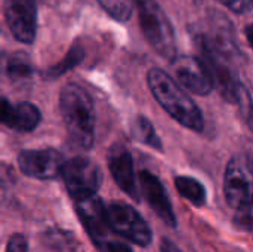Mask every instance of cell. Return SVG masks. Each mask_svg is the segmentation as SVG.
Masks as SVG:
<instances>
[{
  "mask_svg": "<svg viewBox=\"0 0 253 252\" xmlns=\"http://www.w3.org/2000/svg\"><path fill=\"white\" fill-rule=\"evenodd\" d=\"M59 108L71 141L89 150L95 141V107L90 95L77 83H68L62 88Z\"/></svg>",
  "mask_w": 253,
  "mask_h": 252,
  "instance_id": "1",
  "label": "cell"
},
{
  "mask_svg": "<svg viewBox=\"0 0 253 252\" xmlns=\"http://www.w3.org/2000/svg\"><path fill=\"white\" fill-rule=\"evenodd\" d=\"M147 82L156 101L178 123L196 132L205 129V119L200 108L168 73L153 68L147 76Z\"/></svg>",
  "mask_w": 253,
  "mask_h": 252,
  "instance_id": "2",
  "label": "cell"
},
{
  "mask_svg": "<svg viewBox=\"0 0 253 252\" xmlns=\"http://www.w3.org/2000/svg\"><path fill=\"white\" fill-rule=\"evenodd\" d=\"M224 193L227 203L234 209L236 224L252 230V168L249 159L243 156L233 157L224 175Z\"/></svg>",
  "mask_w": 253,
  "mask_h": 252,
  "instance_id": "3",
  "label": "cell"
},
{
  "mask_svg": "<svg viewBox=\"0 0 253 252\" xmlns=\"http://www.w3.org/2000/svg\"><path fill=\"white\" fill-rule=\"evenodd\" d=\"M139 25L153 49L172 61L176 56V39L170 19L156 0H133Z\"/></svg>",
  "mask_w": 253,
  "mask_h": 252,
  "instance_id": "4",
  "label": "cell"
},
{
  "mask_svg": "<svg viewBox=\"0 0 253 252\" xmlns=\"http://www.w3.org/2000/svg\"><path fill=\"white\" fill-rule=\"evenodd\" d=\"M197 43L202 53L200 59L208 67L213 80V86L218 88V91L227 101L237 102L240 100L243 88L240 86L237 74L231 68L230 58L221 53L215 46H212V43L205 36H199Z\"/></svg>",
  "mask_w": 253,
  "mask_h": 252,
  "instance_id": "5",
  "label": "cell"
},
{
  "mask_svg": "<svg viewBox=\"0 0 253 252\" xmlns=\"http://www.w3.org/2000/svg\"><path fill=\"white\" fill-rule=\"evenodd\" d=\"M61 175L70 196L74 201L95 195L102 181V174L98 165L83 156H77L68 162H64Z\"/></svg>",
  "mask_w": 253,
  "mask_h": 252,
  "instance_id": "6",
  "label": "cell"
},
{
  "mask_svg": "<svg viewBox=\"0 0 253 252\" xmlns=\"http://www.w3.org/2000/svg\"><path fill=\"white\" fill-rule=\"evenodd\" d=\"M107 218L111 230L127 241L139 245L148 247L151 244L153 235L147 221L141 217L138 211H135L130 205L114 202L107 208Z\"/></svg>",
  "mask_w": 253,
  "mask_h": 252,
  "instance_id": "7",
  "label": "cell"
},
{
  "mask_svg": "<svg viewBox=\"0 0 253 252\" xmlns=\"http://www.w3.org/2000/svg\"><path fill=\"white\" fill-rule=\"evenodd\" d=\"M74 202H76L77 215H79L84 230L87 232V235L96 245V248L104 245L107 241L113 239L110 236V233L113 230L108 224L107 208L104 206L102 201L96 196V193L82 198V199H77Z\"/></svg>",
  "mask_w": 253,
  "mask_h": 252,
  "instance_id": "8",
  "label": "cell"
},
{
  "mask_svg": "<svg viewBox=\"0 0 253 252\" xmlns=\"http://www.w3.org/2000/svg\"><path fill=\"white\" fill-rule=\"evenodd\" d=\"M4 18L18 42L25 45L34 42L37 33L36 0H4Z\"/></svg>",
  "mask_w": 253,
  "mask_h": 252,
  "instance_id": "9",
  "label": "cell"
},
{
  "mask_svg": "<svg viewBox=\"0 0 253 252\" xmlns=\"http://www.w3.org/2000/svg\"><path fill=\"white\" fill-rule=\"evenodd\" d=\"M18 165L21 172L30 178L53 180L61 175L64 157L55 149L24 150L18 157Z\"/></svg>",
  "mask_w": 253,
  "mask_h": 252,
  "instance_id": "10",
  "label": "cell"
},
{
  "mask_svg": "<svg viewBox=\"0 0 253 252\" xmlns=\"http://www.w3.org/2000/svg\"><path fill=\"white\" fill-rule=\"evenodd\" d=\"M172 62H173V71L176 74V79L190 92L205 97L213 91L215 86H213L212 76L200 58L184 55L179 58L175 56Z\"/></svg>",
  "mask_w": 253,
  "mask_h": 252,
  "instance_id": "11",
  "label": "cell"
},
{
  "mask_svg": "<svg viewBox=\"0 0 253 252\" xmlns=\"http://www.w3.org/2000/svg\"><path fill=\"white\" fill-rule=\"evenodd\" d=\"M108 168L116 181V184L132 199L139 201V193L135 180L133 159L130 151L122 146L116 144L108 151Z\"/></svg>",
  "mask_w": 253,
  "mask_h": 252,
  "instance_id": "12",
  "label": "cell"
},
{
  "mask_svg": "<svg viewBox=\"0 0 253 252\" xmlns=\"http://www.w3.org/2000/svg\"><path fill=\"white\" fill-rule=\"evenodd\" d=\"M139 183H141V190L144 193V198L147 199L151 209L163 220L166 226L175 227L176 217L173 214V208H172L170 199L168 196V192L163 183L154 174L148 171H142L139 174Z\"/></svg>",
  "mask_w": 253,
  "mask_h": 252,
  "instance_id": "13",
  "label": "cell"
},
{
  "mask_svg": "<svg viewBox=\"0 0 253 252\" xmlns=\"http://www.w3.org/2000/svg\"><path fill=\"white\" fill-rule=\"evenodd\" d=\"M40 119H42V114L34 104L19 102V104L13 105V108H12V114H10L7 128L22 131V132H30L39 126Z\"/></svg>",
  "mask_w": 253,
  "mask_h": 252,
  "instance_id": "14",
  "label": "cell"
},
{
  "mask_svg": "<svg viewBox=\"0 0 253 252\" xmlns=\"http://www.w3.org/2000/svg\"><path fill=\"white\" fill-rule=\"evenodd\" d=\"M178 193L194 206H203L206 203V190L200 181L191 177H178L175 180Z\"/></svg>",
  "mask_w": 253,
  "mask_h": 252,
  "instance_id": "15",
  "label": "cell"
},
{
  "mask_svg": "<svg viewBox=\"0 0 253 252\" xmlns=\"http://www.w3.org/2000/svg\"><path fill=\"white\" fill-rule=\"evenodd\" d=\"M132 134H133V138H136L138 141H141L142 144L145 146H150L156 150H162V141L160 138L157 137L151 122L144 117V116H138L135 120H133V125H132Z\"/></svg>",
  "mask_w": 253,
  "mask_h": 252,
  "instance_id": "16",
  "label": "cell"
},
{
  "mask_svg": "<svg viewBox=\"0 0 253 252\" xmlns=\"http://www.w3.org/2000/svg\"><path fill=\"white\" fill-rule=\"evenodd\" d=\"M83 58H84V50H83V48H82V46H73V48L70 49V52L67 53V56H65L59 64H56L55 67H52V68L47 71V77H50V79L59 77V76L64 74L65 71H68V70L74 68L76 65H79V64L83 61Z\"/></svg>",
  "mask_w": 253,
  "mask_h": 252,
  "instance_id": "17",
  "label": "cell"
},
{
  "mask_svg": "<svg viewBox=\"0 0 253 252\" xmlns=\"http://www.w3.org/2000/svg\"><path fill=\"white\" fill-rule=\"evenodd\" d=\"M98 3L117 21H127L133 12V0H98Z\"/></svg>",
  "mask_w": 253,
  "mask_h": 252,
  "instance_id": "18",
  "label": "cell"
},
{
  "mask_svg": "<svg viewBox=\"0 0 253 252\" xmlns=\"http://www.w3.org/2000/svg\"><path fill=\"white\" fill-rule=\"evenodd\" d=\"M33 70L30 65V61L25 55L16 53L7 61V74L12 80H21L28 79L31 76Z\"/></svg>",
  "mask_w": 253,
  "mask_h": 252,
  "instance_id": "19",
  "label": "cell"
},
{
  "mask_svg": "<svg viewBox=\"0 0 253 252\" xmlns=\"http://www.w3.org/2000/svg\"><path fill=\"white\" fill-rule=\"evenodd\" d=\"M15 184L16 178L13 169L9 165L0 162V202H6L12 196Z\"/></svg>",
  "mask_w": 253,
  "mask_h": 252,
  "instance_id": "20",
  "label": "cell"
},
{
  "mask_svg": "<svg viewBox=\"0 0 253 252\" xmlns=\"http://www.w3.org/2000/svg\"><path fill=\"white\" fill-rule=\"evenodd\" d=\"M6 252H28V242H27L25 236L21 233L12 235L7 242Z\"/></svg>",
  "mask_w": 253,
  "mask_h": 252,
  "instance_id": "21",
  "label": "cell"
},
{
  "mask_svg": "<svg viewBox=\"0 0 253 252\" xmlns=\"http://www.w3.org/2000/svg\"><path fill=\"white\" fill-rule=\"evenodd\" d=\"M236 13H246L252 9L253 0H218Z\"/></svg>",
  "mask_w": 253,
  "mask_h": 252,
  "instance_id": "22",
  "label": "cell"
},
{
  "mask_svg": "<svg viewBox=\"0 0 253 252\" xmlns=\"http://www.w3.org/2000/svg\"><path fill=\"white\" fill-rule=\"evenodd\" d=\"M98 250L101 252H133V250H132L129 245H126V244H123V242H120V241H116V239L107 241V242H105L104 245H101Z\"/></svg>",
  "mask_w": 253,
  "mask_h": 252,
  "instance_id": "23",
  "label": "cell"
},
{
  "mask_svg": "<svg viewBox=\"0 0 253 252\" xmlns=\"http://www.w3.org/2000/svg\"><path fill=\"white\" fill-rule=\"evenodd\" d=\"M12 108L13 105L6 98H0V125H6V126L9 125Z\"/></svg>",
  "mask_w": 253,
  "mask_h": 252,
  "instance_id": "24",
  "label": "cell"
},
{
  "mask_svg": "<svg viewBox=\"0 0 253 252\" xmlns=\"http://www.w3.org/2000/svg\"><path fill=\"white\" fill-rule=\"evenodd\" d=\"M162 252H182L173 242H170L169 239H163L162 241Z\"/></svg>",
  "mask_w": 253,
  "mask_h": 252,
  "instance_id": "25",
  "label": "cell"
}]
</instances>
